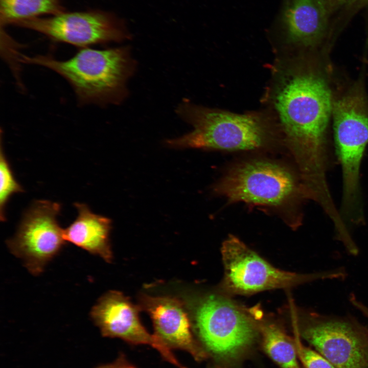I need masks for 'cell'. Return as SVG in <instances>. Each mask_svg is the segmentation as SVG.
<instances>
[{"label": "cell", "instance_id": "cell-1", "mask_svg": "<svg viewBox=\"0 0 368 368\" xmlns=\"http://www.w3.org/2000/svg\"><path fill=\"white\" fill-rule=\"evenodd\" d=\"M333 97L324 72L308 67L297 70L282 81L274 101L301 177L310 194L318 199H326L332 195L327 175Z\"/></svg>", "mask_w": 368, "mask_h": 368}, {"label": "cell", "instance_id": "cell-2", "mask_svg": "<svg viewBox=\"0 0 368 368\" xmlns=\"http://www.w3.org/2000/svg\"><path fill=\"white\" fill-rule=\"evenodd\" d=\"M19 61L46 67L60 75L70 84L78 104L82 106L120 103L127 95L126 83L135 66L127 47L81 48L66 60L49 55L20 54Z\"/></svg>", "mask_w": 368, "mask_h": 368}, {"label": "cell", "instance_id": "cell-3", "mask_svg": "<svg viewBox=\"0 0 368 368\" xmlns=\"http://www.w3.org/2000/svg\"><path fill=\"white\" fill-rule=\"evenodd\" d=\"M332 117L335 147L342 173L339 212L347 224H363L360 168L368 144V99L362 78L334 96Z\"/></svg>", "mask_w": 368, "mask_h": 368}, {"label": "cell", "instance_id": "cell-4", "mask_svg": "<svg viewBox=\"0 0 368 368\" xmlns=\"http://www.w3.org/2000/svg\"><path fill=\"white\" fill-rule=\"evenodd\" d=\"M176 112L193 127L179 137L167 140L173 148H197L226 151L256 150L265 148L271 135L258 116L237 114L198 106L183 101Z\"/></svg>", "mask_w": 368, "mask_h": 368}, {"label": "cell", "instance_id": "cell-5", "mask_svg": "<svg viewBox=\"0 0 368 368\" xmlns=\"http://www.w3.org/2000/svg\"><path fill=\"white\" fill-rule=\"evenodd\" d=\"M214 191L229 202L273 207L309 199L300 176L281 164L265 159L234 166L215 185Z\"/></svg>", "mask_w": 368, "mask_h": 368}, {"label": "cell", "instance_id": "cell-6", "mask_svg": "<svg viewBox=\"0 0 368 368\" xmlns=\"http://www.w3.org/2000/svg\"><path fill=\"white\" fill-rule=\"evenodd\" d=\"M221 251L224 272L220 291L229 296L251 295L343 275L341 269L303 274L278 269L233 235L224 241Z\"/></svg>", "mask_w": 368, "mask_h": 368}, {"label": "cell", "instance_id": "cell-7", "mask_svg": "<svg viewBox=\"0 0 368 368\" xmlns=\"http://www.w3.org/2000/svg\"><path fill=\"white\" fill-rule=\"evenodd\" d=\"M197 332L213 353L233 357L249 345L257 333L255 310H247L220 291L205 294L193 305Z\"/></svg>", "mask_w": 368, "mask_h": 368}, {"label": "cell", "instance_id": "cell-8", "mask_svg": "<svg viewBox=\"0 0 368 368\" xmlns=\"http://www.w3.org/2000/svg\"><path fill=\"white\" fill-rule=\"evenodd\" d=\"M291 312L302 336L335 368H368V328L356 319L294 308Z\"/></svg>", "mask_w": 368, "mask_h": 368}, {"label": "cell", "instance_id": "cell-9", "mask_svg": "<svg viewBox=\"0 0 368 368\" xmlns=\"http://www.w3.org/2000/svg\"><path fill=\"white\" fill-rule=\"evenodd\" d=\"M60 210L58 202L35 201L24 213L14 236L6 241L11 252L34 275L41 274L66 244L57 220Z\"/></svg>", "mask_w": 368, "mask_h": 368}, {"label": "cell", "instance_id": "cell-10", "mask_svg": "<svg viewBox=\"0 0 368 368\" xmlns=\"http://www.w3.org/2000/svg\"><path fill=\"white\" fill-rule=\"evenodd\" d=\"M13 25L36 31L53 41L81 48L130 38L122 19L100 11L63 12L49 18L20 20Z\"/></svg>", "mask_w": 368, "mask_h": 368}, {"label": "cell", "instance_id": "cell-11", "mask_svg": "<svg viewBox=\"0 0 368 368\" xmlns=\"http://www.w3.org/2000/svg\"><path fill=\"white\" fill-rule=\"evenodd\" d=\"M137 306L122 292L111 290L102 295L90 311V317L103 336L119 338L133 344L149 345L178 368H186L170 348L150 334L139 318Z\"/></svg>", "mask_w": 368, "mask_h": 368}, {"label": "cell", "instance_id": "cell-12", "mask_svg": "<svg viewBox=\"0 0 368 368\" xmlns=\"http://www.w3.org/2000/svg\"><path fill=\"white\" fill-rule=\"evenodd\" d=\"M140 307L150 316L154 335L169 348L187 351L196 360L205 354L192 334L188 312L179 300L169 296L142 295Z\"/></svg>", "mask_w": 368, "mask_h": 368}, {"label": "cell", "instance_id": "cell-13", "mask_svg": "<svg viewBox=\"0 0 368 368\" xmlns=\"http://www.w3.org/2000/svg\"><path fill=\"white\" fill-rule=\"evenodd\" d=\"M277 20L289 41L313 47L324 35L326 12L321 0H284Z\"/></svg>", "mask_w": 368, "mask_h": 368}, {"label": "cell", "instance_id": "cell-14", "mask_svg": "<svg viewBox=\"0 0 368 368\" xmlns=\"http://www.w3.org/2000/svg\"><path fill=\"white\" fill-rule=\"evenodd\" d=\"M74 206L78 215L64 229L65 240L91 254L99 256L107 262H111L112 259L110 242L111 220L95 214L86 204L76 202Z\"/></svg>", "mask_w": 368, "mask_h": 368}, {"label": "cell", "instance_id": "cell-15", "mask_svg": "<svg viewBox=\"0 0 368 368\" xmlns=\"http://www.w3.org/2000/svg\"><path fill=\"white\" fill-rule=\"evenodd\" d=\"M61 0H0L1 25L63 12Z\"/></svg>", "mask_w": 368, "mask_h": 368}, {"label": "cell", "instance_id": "cell-16", "mask_svg": "<svg viewBox=\"0 0 368 368\" xmlns=\"http://www.w3.org/2000/svg\"><path fill=\"white\" fill-rule=\"evenodd\" d=\"M260 328L264 348L270 357L282 368H300L294 344L284 332L274 323L262 321Z\"/></svg>", "mask_w": 368, "mask_h": 368}, {"label": "cell", "instance_id": "cell-17", "mask_svg": "<svg viewBox=\"0 0 368 368\" xmlns=\"http://www.w3.org/2000/svg\"><path fill=\"white\" fill-rule=\"evenodd\" d=\"M0 218L6 220L5 209L11 197L14 194L22 193L23 188L16 180L13 172L3 151L2 138L0 151Z\"/></svg>", "mask_w": 368, "mask_h": 368}, {"label": "cell", "instance_id": "cell-18", "mask_svg": "<svg viewBox=\"0 0 368 368\" xmlns=\"http://www.w3.org/2000/svg\"><path fill=\"white\" fill-rule=\"evenodd\" d=\"M300 354L306 368H335L320 353L304 346H300Z\"/></svg>", "mask_w": 368, "mask_h": 368}, {"label": "cell", "instance_id": "cell-19", "mask_svg": "<svg viewBox=\"0 0 368 368\" xmlns=\"http://www.w3.org/2000/svg\"><path fill=\"white\" fill-rule=\"evenodd\" d=\"M95 368H135L131 364L123 355H120L112 363L99 365Z\"/></svg>", "mask_w": 368, "mask_h": 368}, {"label": "cell", "instance_id": "cell-20", "mask_svg": "<svg viewBox=\"0 0 368 368\" xmlns=\"http://www.w3.org/2000/svg\"><path fill=\"white\" fill-rule=\"evenodd\" d=\"M350 301L359 311L368 318V308L358 301L355 296L351 295Z\"/></svg>", "mask_w": 368, "mask_h": 368}, {"label": "cell", "instance_id": "cell-21", "mask_svg": "<svg viewBox=\"0 0 368 368\" xmlns=\"http://www.w3.org/2000/svg\"><path fill=\"white\" fill-rule=\"evenodd\" d=\"M365 61L368 64V60H366Z\"/></svg>", "mask_w": 368, "mask_h": 368}]
</instances>
